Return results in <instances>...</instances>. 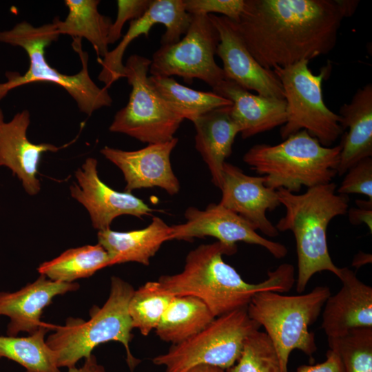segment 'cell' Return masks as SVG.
<instances>
[{
    "instance_id": "6da1fadb",
    "label": "cell",
    "mask_w": 372,
    "mask_h": 372,
    "mask_svg": "<svg viewBox=\"0 0 372 372\" xmlns=\"http://www.w3.org/2000/svg\"><path fill=\"white\" fill-rule=\"evenodd\" d=\"M351 15L347 0H245L234 22L252 56L272 70L331 52Z\"/></svg>"
},
{
    "instance_id": "7a4b0ae2",
    "label": "cell",
    "mask_w": 372,
    "mask_h": 372,
    "mask_svg": "<svg viewBox=\"0 0 372 372\" xmlns=\"http://www.w3.org/2000/svg\"><path fill=\"white\" fill-rule=\"evenodd\" d=\"M236 252L218 241L200 245L188 253L180 273L163 275L158 282L174 296H190L200 299L215 318L247 308L260 292L284 293L293 287L295 269L289 263L269 271L267 278L262 282H247L223 259V255Z\"/></svg>"
},
{
    "instance_id": "3957f363",
    "label": "cell",
    "mask_w": 372,
    "mask_h": 372,
    "mask_svg": "<svg viewBox=\"0 0 372 372\" xmlns=\"http://www.w3.org/2000/svg\"><path fill=\"white\" fill-rule=\"evenodd\" d=\"M333 183L310 188L303 194L277 189L285 214L276 225L278 231H291L296 245L298 276L296 290L304 291L311 278L318 272L328 271L338 278L340 268L332 261L329 252L327 230L335 217L344 215L349 209L347 195L336 192Z\"/></svg>"
},
{
    "instance_id": "277c9868",
    "label": "cell",
    "mask_w": 372,
    "mask_h": 372,
    "mask_svg": "<svg viewBox=\"0 0 372 372\" xmlns=\"http://www.w3.org/2000/svg\"><path fill=\"white\" fill-rule=\"evenodd\" d=\"M59 36L53 22L35 27L23 21L9 30H0L1 43L23 48L29 58V67L24 74L6 73V81L0 83V101L18 87L34 82H50L63 87L75 101L79 110L89 116L96 110L112 105V99L107 88L99 87L90 76L89 56L82 50L81 39L73 38L72 43L81 62L78 73L62 74L49 65L45 49L56 41Z\"/></svg>"
},
{
    "instance_id": "5b68a950",
    "label": "cell",
    "mask_w": 372,
    "mask_h": 372,
    "mask_svg": "<svg viewBox=\"0 0 372 372\" xmlns=\"http://www.w3.org/2000/svg\"><path fill=\"white\" fill-rule=\"evenodd\" d=\"M134 291L128 282L112 276L107 300L102 307L90 310L88 320L69 318L65 325L56 326L45 341L54 353L59 368L74 366L79 360L92 355L100 344L116 341L125 347L126 362L133 372L141 362L130 349L134 328L128 304Z\"/></svg>"
},
{
    "instance_id": "8992f818",
    "label": "cell",
    "mask_w": 372,
    "mask_h": 372,
    "mask_svg": "<svg viewBox=\"0 0 372 372\" xmlns=\"http://www.w3.org/2000/svg\"><path fill=\"white\" fill-rule=\"evenodd\" d=\"M341 147H325L306 130H300L280 143L257 144L244 154L251 169L265 177V185L275 190L298 193L332 182L337 175Z\"/></svg>"
},
{
    "instance_id": "52a82bcc",
    "label": "cell",
    "mask_w": 372,
    "mask_h": 372,
    "mask_svg": "<svg viewBox=\"0 0 372 372\" xmlns=\"http://www.w3.org/2000/svg\"><path fill=\"white\" fill-rule=\"evenodd\" d=\"M330 296L328 287L317 286L304 294L285 296L268 291L251 299L247 307L248 315L265 328L276 351L280 372H288L292 351L300 350L310 357L316 353L315 335L309 327Z\"/></svg>"
},
{
    "instance_id": "ba28073f",
    "label": "cell",
    "mask_w": 372,
    "mask_h": 372,
    "mask_svg": "<svg viewBox=\"0 0 372 372\" xmlns=\"http://www.w3.org/2000/svg\"><path fill=\"white\" fill-rule=\"evenodd\" d=\"M309 61L272 69L280 81L286 102V122L280 132L285 140L300 130L318 139L321 145L331 147L343 132L340 117L324 103L322 83L331 66L322 68L318 74L308 67Z\"/></svg>"
},
{
    "instance_id": "9c48e42d",
    "label": "cell",
    "mask_w": 372,
    "mask_h": 372,
    "mask_svg": "<svg viewBox=\"0 0 372 372\" xmlns=\"http://www.w3.org/2000/svg\"><path fill=\"white\" fill-rule=\"evenodd\" d=\"M260 326L248 315L247 308L216 317L202 331L183 342L172 344L152 362L165 372H187L206 364L227 370L240 358L247 337Z\"/></svg>"
},
{
    "instance_id": "30bf717a",
    "label": "cell",
    "mask_w": 372,
    "mask_h": 372,
    "mask_svg": "<svg viewBox=\"0 0 372 372\" xmlns=\"http://www.w3.org/2000/svg\"><path fill=\"white\" fill-rule=\"evenodd\" d=\"M151 59L130 56L124 77L132 90L127 105L115 114L109 130L125 134L142 143H159L173 139L183 121L154 90L148 80Z\"/></svg>"
},
{
    "instance_id": "8fae6325",
    "label": "cell",
    "mask_w": 372,
    "mask_h": 372,
    "mask_svg": "<svg viewBox=\"0 0 372 372\" xmlns=\"http://www.w3.org/2000/svg\"><path fill=\"white\" fill-rule=\"evenodd\" d=\"M219 41L209 14L192 15L183 38L161 45L153 54L149 72L152 76H178L189 84L197 79L213 88L225 79L223 70L214 59Z\"/></svg>"
},
{
    "instance_id": "7c38bea8",
    "label": "cell",
    "mask_w": 372,
    "mask_h": 372,
    "mask_svg": "<svg viewBox=\"0 0 372 372\" xmlns=\"http://www.w3.org/2000/svg\"><path fill=\"white\" fill-rule=\"evenodd\" d=\"M185 217L184 223L170 226V240L211 236L235 251L236 242H243L261 246L278 259L287 254L285 245L259 235L246 220L219 203H211L204 210L189 207Z\"/></svg>"
},
{
    "instance_id": "4fadbf2b",
    "label": "cell",
    "mask_w": 372,
    "mask_h": 372,
    "mask_svg": "<svg viewBox=\"0 0 372 372\" xmlns=\"http://www.w3.org/2000/svg\"><path fill=\"white\" fill-rule=\"evenodd\" d=\"M192 20V15L185 10L184 0H151L145 14L130 22L128 30L118 45L109 51L103 59L98 60L101 65L99 80L108 88L124 77L123 58L127 46L141 34L148 37L155 25H165V32L161 43L167 45L178 42L187 32Z\"/></svg>"
},
{
    "instance_id": "5bb4252c",
    "label": "cell",
    "mask_w": 372,
    "mask_h": 372,
    "mask_svg": "<svg viewBox=\"0 0 372 372\" xmlns=\"http://www.w3.org/2000/svg\"><path fill=\"white\" fill-rule=\"evenodd\" d=\"M220 41L216 54L223 61L225 79L232 81L258 94L285 99L283 87L272 70L261 66L247 48L234 21L209 14Z\"/></svg>"
},
{
    "instance_id": "9a60e30c",
    "label": "cell",
    "mask_w": 372,
    "mask_h": 372,
    "mask_svg": "<svg viewBox=\"0 0 372 372\" xmlns=\"http://www.w3.org/2000/svg\"><path fill=\"white\" fill-rule=\"evenodd\" d=\"M97 161L87 158L75 172L77 183L70 187L73 198L87 210L93 227L98 231L110 228L112 222L121 215L138 218L151 214L154 209L131 192H118L99 178Z\"/></svg>"
},
{
    "instance_id": "2e32d148",
    "label": "cell",
    "mask_w": 372,
    "mask_h": 372,
    "mask_svg": "<svg viewBox=\"0 0 372 372\" xmlns=\"http://www.w3.org/2000/svg\"><path fill=\"white\" fill-rule=\"evenodd\" d=\"M220 189L222 197L219 204L240 216L265 235L273 238L279 234L266 214L280 203L277 190L265 185L264 176H249L238 166L225 162Z\"/></svg>"
},
{
    "instance_id": "e0dca14e",
    "label": "cell",
    "mask_w": 372,
    "mask_h": 372,
    "mask_svg": "<svg viewBox=\"0 0 372 372\" xmlns=\"http://www.w3.org/2000/svg\"><path fill=\"white\" fill-rule=\"evenodd\" d=\"M178 141L174 137L169 141L148 144L134 151L105 146L101 149V154L123 172L125 192L157 187L174 195L180 190V183L173 172L170 155Z\"/></svg>"
},
{
    "instance_id": "ac0fdd59",
    "label": "cell",
    "mask_w": 372,
    "mask_h": 372,
    "mask_svg": "<svg viewBox=\"0 0 372 372\" xmlns=\"http://www.w3.org/2000/svg\"><path fill=\"white\" fill-rule=\"evenodd\" d=\"M30 124L28 110L16 113L7 122L0 107V167L9 168L21 181L25 191L34 196L41 189L37 176L42 154L56 152L59 147L50 143H32L27 136Z\"/></svg>"
},
{
    "instance_id": "d6986e66",
    "label": "cell",
    "mask_w": 372,
    "mask_h": 372,
    "mask_svg": "<svg viewBox=\"0 0 372 372\" xmlns=\"http://www.w3.org/2000/svg\"><path fill=\"white\" fill-rule=\"evenodd\" d=\"M76 282L53 281L43 275L32 283L14 292H0V316H6L10 321L7 335L16 336L20 332L32 334L43 327L52 324L43 322L41 317L43 309L59 295L79 289Z\"/></svg>"
},
{
    "instance_id": "ffe728a7",
    "label": "cell",
    "mask_w": 372,
    "mask_h": 372,
    "mask_svg": "<svg viewBox=\"0 0 372 372\" xmlns=\"http://www.w3.org/2000/svg\"><path fill=\"white\" fill-rule=\"evenodd\" d=\"M342 286L324 304L322 328L327 338L340 337L349 331L372 327V287L362 282L347 267L340 268Z\"/></svg>"
},
{
    "instance_id": "44dd1931",
    "label": "cell",
    "mask_w": 372,
    "mask_h": 372,
    "mask_svg": "<svg viewBox=\"0 0 372 372\" xmlns=\"http://www.w3.org/2000/svg\"><path fill=\"white\" fill-rule=\"evenodd\" d=\"M212 92L231 102L230 115L242 138L282 126L286 122L285 99L252 94L227 79L213 87Z\"/></svg>"
},
{
    "instance_id": "7402d4cb",
    "label": "cell",
    "mask_w": 372,
    "mask_h": 372,
    "mask_svg": "<svg viewBox=\"0 0 372 372\" xmlns=\"http://www.w3.org/2000/svg\"><path fill=\"white\" fill-rule=\"evenodd\" d=\"M343 136L337 175H344L358 161L372 156V84L359 88L349 103L340 108Z\"/></svg>"
},
{
    "instance_id": "603a6c76",
    "label": "cell",
    "mask_w": 372,
    "mask_h": 372,
    "mask_svg": "<svg viewBox=\"0 0 372 372\" xmlns=\"http://www.w3.org/2000/svg\"><path fill=\"white\" fill-rule=\"evenodd\" d=\"M230 107L209 112L193 121L195 147L207 165L213 184L220 189L225 160L240 130L230 115Z\"/></svg>"
},
{
    "instance_id": "cb8c5ba5",
    "label": "cell",
    "mask_w": 372,
    "mask_h": 372,
    "mask_svg": "<svg viewBox=\"0 0 372 372\" xmlns=\"http://www.w3.org/2000/svg\"><path fill=\"white\" fill-rule=\"evenodd\" d=\"M171 227L158 216L143 229L116 231L110 228L98 231V243L107 251L110 266L128 262L149 265L161 245L170 240Z\"/></svg>"
},
{
    "instance_id": "d4e9b609",
    "label": "cell",
    "mask_w": 372,
    "mask_h": 372,
    "mask_svg": "<svg viewBox=\"0 0 372 372\" xmlns=\"http://www.w3.org/2000/svg\"><path fill=\"white\" fill-rule=\"evenodd\" d=\"M68 9L66 18L61 21L55 18L58 33L73 38L85 39L93 46L98 60L103 59L108 53V35L112 19L98 10L99 0H65Z\"/></svg>"
},
{
    "instance_id": "484cf974",
    "label": "cell",
    "mask_w": 372,
    "mask_h": 372,
    "mask_svg": "<svg viewBox=\"0 0 372 372\" xmlns=\"http://www.w3.org/2000/svg\"><path fill=\"white\" fill-rule=\"evenodd\" d=\"M214 318L200 299L190 296H175L155 331L163 341L176 344L202 331Z\"/></svg>"
},
{
    "instance_id": "4316f807",
    "label": "cell",
    "mask_w": 372,
    "mask_h": 372,
    "mask_svg": "<svg viewBox=\"0 0 372 372\" xmlns=\"http://www.w3.org/2000/svg\"><path fill=\"white\" fill-rule=\"evenodd\" d=\"M149 82L175 114L191 121L214 110L231 106V102L214 92L196 90L174 78L149 76Z\"/></svg>"
},
{
    "instance_id": "83f0119b",
    "label": "cell",
    "mask_w": 372,
    "mask_h": 372,
    "mask_svg": "<svg viewBox=\"0 0 372 372\" xmlns=\"http://www.w3.org/2000/svg\"><path fill=\"white\" fill-rule=\"evenodd\" d=\"M108 266L109 255L98 243L68 249L58 257L41 263L37 271L53 281L70 283L90 277Z\"/></svg>"
},
{
    "instance_id": "f1b7e54d",
    "label": "cell",
    "mask_w": 372,
    "mask_h": 372,
    "mask_svg": "<svg viewBox=\"0 0 372 372\" xmlns=\"http://www.w3.org/2000/svg\"><path fill=\"white\" fill-rule=\"evenodd\" d=\"M56 326L41 327L26 337L0 336V359L18 363L25 372H61L54 353L45 340V334Z\"/></svg>"
},
{
    "instance_id": "f546056e",
    "label": "cell",
    "mask_w": 372,
    "mask_h": 372,
    "mask_svg": "<svg viewBox=\"0 0 372 372\" xmlns=\"http://www.w3.org/2000/svg\"><path fill=\"white\" fill-rule=\"evenodd\" d=\"M175 296L158 281H149L134 290L128 304L133 328L148 335L158 326L163 313Z\"/></svg>"
},
{
    "instance_id": "4dcf8cb0",
    "label": "cell",
    "mask_w": 372,
    "mask_h": 372,
    "mask_svg": "<svg viewBox=\"0 0 372 372\" xmlns=\"http://www.w3.org/2000/svg\"><path fill=\"white\" fill-rule=\"evenodd\" d=\"M329 349L339 359L341 372H372V327L354 329L327 338Z\"/></svg>"
},
{
    "instance_id": "1f68e13d",
    "label": "cell",
    "mask_w": 372,
    "mask_h": 372,
    "mask_svg": "<svg viewBox=\"0 0 372 372\" xmlns=\"http://www.w3.org/2000/svg\"><path fill=\"white\" fill-rule=\"evenodd\" d=\"M226 372H280L278 358L265 332L257 330L246 339L237 362Z\"/></svg>"
},
{
    "instance_id": "d6a6232c",
    "label": "cell",
    "mask_w": 372,
    "mask_h": 372,
    "mask_svg": "<svg viewBox=\"0 0 372 372\" xmlns=\"http://www.w3.org/2000/svg\"><path fill=\"white\" fill-rule=\"evenodd\" d=\"M336 189L339 194H359L372 200V158H365L351 167Z\"/></svg>"
},
{
    "instance_id": "836d02e7",
    "label": "cell",
    "mask_w": 372,
    "mask_h": 372,
    "mask_svg": "<svg viewBox=\"0 0 372 372\" xmlns=\"http://www.w3.org/2000/svg\"><path fill=\"white\" fill-rule=\"evenodd\" d=\"M187 12L192 15L218 13L238 22L243 11L245 0H184Z\"/></svg>"
},
{
    "instance_id": "e575fe53",
    "label": "cell",
    "mask_w": 372,
    "mask_h": 372,
    "mask_svg": "<svg viewBox=\"0 0 372 372\" xmlns=\"http://www.w3.org/2000/svg\"><path fill=\"white\" fill-rule=\"evenodd\" d=\"M151 0H118L117 15L112 22L108 35V43L112 44L121 37L124 24L141 17L149 8Z\"/></svg>"
},
{
    "instance_id": "d590c367",
    "label": "cell",
    "mask_w": 372,
    "mask_h": 372,
    "mask_svg": "<svg viewBox=\"0 0 372 372\" xmlns=\"http://www.w3.org/2000/svg\"><path fill=\"white\" fill-rule=\"evenodd\" d=\"M356 207L348 209L347 213L352 225L365 224L372 231V200H356Z\"/></svg>"
},
{
    "instance_id": "8d00e7d4",
    "label": "cell",
    "mask_w": 372,
    "mask_h": 372,
    "mask_svg": "<svg viewBox=\"0 0 372 372\" xmlns=\"http://www.w3.org/2000/svg\"><path fill=\"white\" fill-rule=\"evenodd\" d=\"M326 357V360L322 363L298 366L296 372H341L340 364L336 354L329 349Z\"/></svg>"
},
{
    "instance_id": "74e56055",
    "label": "cell",
    "mask_w": 372,
    "mask_h": 372,
    "mask_svg": "<svg viewBox=\"0 0 372 372\" xmlns=\"http://www.w3.org/2000/svg\"><path fill=\"white\" fill-rule=\"evenodd\" d=\"M67 372H105L103 365L98 363L97 359L93 354L85 358L84 363L81 367L76 366L68 368Z\"/></svg>"
},
{
    "instance_id": "f35d334b",
    "label": "cell",
    "mask_w": 372,
    "mask_h": 372,
    "mask_svg": "<svg viewBox=\"0 0 372 372\" xmlns=\"http://www.w3.org/2000/svg\"><path fill=\"white\" fill-rule=\"evenodd\" d=\"M371 262V255L362 251L358 252L353 258L352 266L359 268Z\"/></svg>"
},
{
    "instance_id": "ab89813d",
    "label": "cell",
    "mask_w": 372,
    "mask_h": 372,
    "mask_svg": "<svg viewBox=\"0 0 372 372\" xmlns=\"http://www.w3.org/2000/svg\"><path fill=\"white\" fill-rule=\"evenodd\" d=\"M187 372H226V371L218 366L201 364L194 366Z\"/></svg>"
}]
</instances>
